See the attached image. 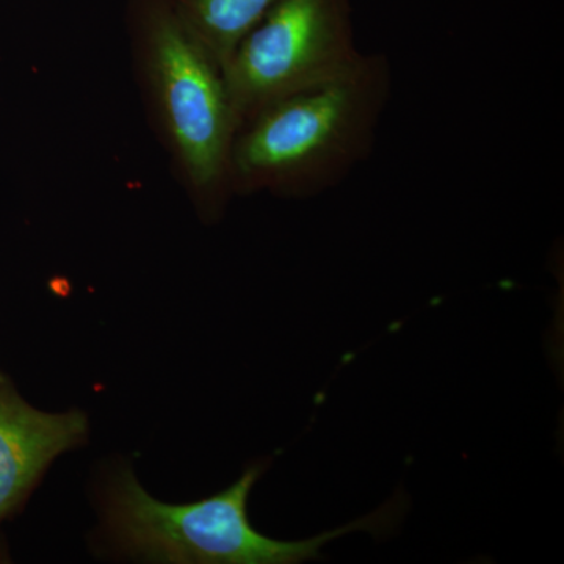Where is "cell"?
<instances>
[{"instance_id": "5", "label": "cell", "mask_w": 564, "mask_h": 564, "mask_svg": "<svg viewBox=\"0 0 564 564\" xmlns=\"http://www.w3.org/2000/svg\"><path fill=\"white\" fill-rule=\"evenodd\" d=\"M88 434L84 411L44 413L0 370V524L25 503L47 467L87 443Z\"/></svg>"}, {"instance_id": "1", "label": "cell", "mask_w": 564, "mask_h": 564, "mask_svg": "<svg viewBox=\"0 0 564 564\" xmlns=\"http://www.w3.org/2000/svg\"><path fill=\"white\" fill-rule=\"evenodd\" d=\"M269 463L245 469L225 491L193 503H165L141 486L132 466L111 464L99 488V536L111 555L141 563L299 564L322 558V549L352 532L380 538L392 533L406 511V499L393 497L358 521L307 540H276L256 530L248 500Z\"/></svg>"}, {"instance_id": "2", "label": "cell", "mask_w": 564, "mask_h": 564, "mask_svg": "<svg viewBox=\"0 0 564 564\" xmlns=\"http://www.w3.org/2000/svg\"><path fill=\"white\" fill-rule=\"evenodd\" d=\"M391 93V63L378 52L340 79L267 107L234 139L232 195L304 199L343 184L372 155Z\"/></svg>"}, {"instance_id": "4", "label": "cell", "mask_w": 564, "mask_h": 564, "mask_svg": "<svg viewBox=\"0 0 564 564\" xmlns=\"http://www.w3.org/2000/svg\"><path fill=\"white\" fill-rule=\"evenodd\" d=\"M364 55L351 0H278L223 68L239 129L282 99L340 79Z\"/></svg>"}, {"instance_id": "3", "label": "cell", "mask_w": 564, "mask_h": 564, "mask_svg": "<svg viewBox=\"0 0 564 564\" xmlns=\"http://www.w3.org/2000/svg\"><path fill=\"white\" fill-rule=\"evenodd\" d=\"M133 70L155 135L203 221L234 198L229 163L239 124L221 66L170 0H128Z\"/></svg>"}, {"instance_id": "6", "label": "cell", "mask_w": 564, "mask_h": 564, "mask_svg": "<svg viewBox=\"0 0 564 564\" xmlns=\"http://www.w3.org/2000/svg\"><path fill=\"white\" fill-rule=\"evenodd\" d=\"M188 29L225 68L240 40L278 0H170Z\"/></svg>"}]
</instances>
